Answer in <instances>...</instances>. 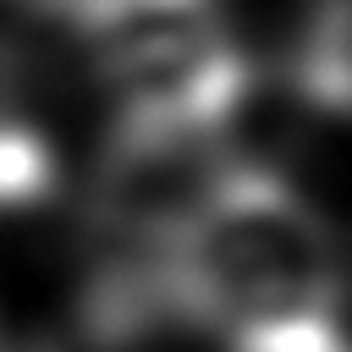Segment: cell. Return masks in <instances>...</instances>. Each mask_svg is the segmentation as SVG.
I'll use <instances>...</instances> for the list:
<instances>
[{"label": "cell", "mask_w": 352, "mask_h": 352, "mask_svg": "<svg viewBox=\"0 0 352 352\" xmlns=\"http://www.w3.org/2000/svg\"><path fill=\"white\" fill-rule=\"evenodd\" d=\"M314 88L352 104V0H341L314 44Z\"/></svg>", "instance_id": "cell-4"}, {"label": "cell", "mask_w": 352, "mask_h": 352, "mask_svg": "<svg viewBox=\"0 0 352 352\" xmlns=\"http://www.w3.org/2000/svg\"><path fill=\"white\" fill-rule=\"evenodd\" d=\"M160 292L231 352L341 341V258L319 214L270 170L220 165L160 253Z\"/></svg>", "instance_id": "cell-1"}, {"label": "cell", "mask_w": 352, "mask_h": 352, "mask_svg": "<svg viewBox=\"0 0 352 352\" xmlns=\"http://www.w3.org/2000/svg\"><path fill=\"white\" fill-rule=\"evenodd\" d=\"M121 143H214L248 66L209 0H72Z\"/></svg>", "instance_id": "cell-2"}, {"label": "cell", "mask_w": 352, "mask_h": 352, "mask_svg": "<svg viewBox=\"0 0 352 352\" xmlns=\"http://www.w3.org/2000/svg\"><path fill=\"white\" fill-rule=\"evenodd\" d=\"M50 182H55L50 138L38 132V121L28 110L11 55L0 50V204H33L50 192Z\"/></svg>", "instance_id": "cell-3"}, {"label": "cell", "mask_w": 352, "mask_h": 352, "mask_svg": "<svg viewBox=\"0 0 352 352\" xmlns=\"http://www.w3.org/2000/svg\"><path fill=\"white\" fill-rule=\"evenodd\" d=\"M33 352H60V346H33Z\"/></svg>", "instance_id": "cell-5"}]
</instances>
